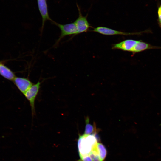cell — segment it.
I'll list each match as a JSON object with an SVG mask.
<instances>
[{
    "label": "cell",
    "mask_w": 161,
    "mask_h": 161,
    "mask_svg": "<svg viewBox=\"0 0 161 161\" xmlns=\"http://www.w3.org/2000/svg\"><path fill=\"white\" fill-rule=\"evenodd\" d=\"M96 134L79 135L77 144L80 159L89 155L94 147L97 144Z\"/></svg>",
    "instance_id": "6da1fadb"
},
{
    "label": "cell",
    "mask_w": 161,
    "mask_h": 161,
    "mask_svg": "<svg viewBox=\"0 0 161 161\" xmlns=\"http://www.w3.org/2000/svg\"><path fill=\"white\" fill-rule=\"evenodd\" d=\"M52 22L57 26L61 31L60 35L54 44V47L58 45L60 41L65 36L71 35L74 36L77 35V28L74 22L65 24H59L54 21Z\"/></svg>",
    "instance_id": "7a4b0ae2"
},
{
    "label": "cell",
    "mask_w": 161,
    "mask_h": 161,
    "mask_svg": "<svg viewBox=\"0 0 161 161\" xmlns=\"http://www.w3.org/2000/svg\"><path fill=\"white\" fill-rule=\"evenodd\" d=\"M41 84V82L38 81L33 84L24 95L29 102L32 116L35 113V101L40 88Z\"/></svg>",
    "instance_id": "3957f363"
},
{
    "label": "cell",
    "mask_w": 161,
    "mask_h": 161,
    "mask_svg": "<svg viewBox=\"0 0 161 161\" xmlns=\"http://www.w3.org/2000/svg\"><path fill=\"white\" fill-rule=\"evenodd\" d=\"M77 6L78 11V16L74 22L77 28L78 35L87 32L90 26L87 20V16H83L80 8L78 4Z\"/></svg>",
    "instance_id": "277c9868"
},
{
    "label": "cell",
    "mask_w": 161,
    "mask_h": 161,
    "mask_svg": "<svg viewBox=\"0 0 161 161\" xmlns=\"http://www.w3.org/2000/svg\"><path fill=\"white\" fill-rule=\"evenodd\" d=\"M99 33L106 35H130L141 34L144 31L137 32L129 33L117 31L104 27L100 26L94 28L92 30Z\"/></svg>",
    "instance_id": "5b68a950"
},
{
    "label": "cell",
    "mask_w": 161,
    "mask_h": 161,
    "mask_svg": "<svg viewBox=\"0 0 161 161\" xmlns=\"http://www.w3.org/2000/svg\"><path fill=\"white\" fill-rule=\"evenodd\" d=\"M38 9L42 19V24L41 28V33L42 34L45 24L47 21L52 22L49 14L48 6L46 0H37Z\"/></svg>",
    "instance_id": "8992f818"
},
{
    "label": "cell",
    "mask_w": 161,
    "mask_h": 161,
    "mask_svg": "<svg viewBox=\"0 0 161 161\" xmlns=\"http://www.w3.org/2000/svg\"><path fill=\"white\" fill-rule=\"evenodd\" d=\"M13 81L23 95L33 84L28 78H26L16 77Z\"/></svg>",
    "instance_id": "52a82bcc"
},
{
    "label": "cell",
    "mask_w": 161,
    "mask_h": 161,
    "mask_svg": "<svg viewBox=\"0 0 161 161\" xmlns=\"http://www.w3.org/2000/svg\"><path fill=\"white\" fill-rule=\"evenodd\" d=\"M138 40L129 39L113 44V49H118L132 52Z\"/></svg>",
    "instance_id": "ba28073f"
},
{
    "label": "cell",
    "mask_w": 161,
    "mask_h": 161,
    "mask_svg": "<svg viewBox=\"0 0 161 161\" xmlns=\"http://www.w3.org/2000/svg\"><path fill=\"white\" fill-rule=\"evenodd\" d=\"M0 75L4 78L11 80H13L16 77L11 70L1 63H0Z\"/></svg>",
    "instance_id": "9c48e42d"
},
{
    "label": "cell",
    "mask_w": 161,
    "mask_h": 161,
    "mask_svg": "<svg viewBox=\"0 0 161 161\" xmlns=\"http://www.w3.org/2000/svg\"><path fill=\"white\" fill-rule=\"evenodd\" d=\"M86 126L84 133L85 134H92L97 133V129L95 123H94L93 125L89 123V118L87 117L85 118Z\"/></svg>",
    "instance_id": "30bf717a"
},
{
    "label": "cell",
    "mask_w": 161,
    "mask_h": 161,
    "mask_svg": "<svg viewBox=\"0 0 161 161\" xmlns=\"http://www.w3.org/2000/svg\"><path fill=\"white\" fill-rule=\"evenodd\" d=\"M97 149L98 154L102 161H103L107 154V151L104 146L101 143H97Z\"/></svg>",
    "instance_id": "8fae6325"
},
{
    "label": "cell",
    "mask_w": 161,
    "mask_h": 161,
    "mask_svg": "<svg viewBox=\"0 0 161 161\" xmlns=\"http://www.w3.org/2000/svg\"><path fill=\"white\" fill-rule=\"evenodd\" d=\"M89 156L92 159V161H102L97 151L96 150H93L90 153Z\"/></svg>",
    "instance_id": "7c38bea8"
},
{
    "label": "cell",
    "mask_w": 161,
    "mask_h": 161,
    "mask_svg": "<svg viewBox=\"0 0 161 161\" xmlns=\"http://www.w3.org/2000/svg\"><path fill=\"white\" fill-rule=\"evenodd\" d=\"M158 22L159 27L161 28V4L157 9Z\"/></svg>",
    "instance_id": "4fadbf2b"
},
{
    "label": "cell",
    "mask_w": 161,
    "mask_h": 161,
    "mask_svg": "<svg viewBox=\"0 0 161 161\" xmlns=\"http://www.w3.org/2000/svg\"><path fill=\"white\" fill-rule=\"evenodd\" d=\"M78 161H92V160L89 155H87L82 157Z\"/></svg>",
    "instance_id": "5bb4252c"
}]
</instances>
